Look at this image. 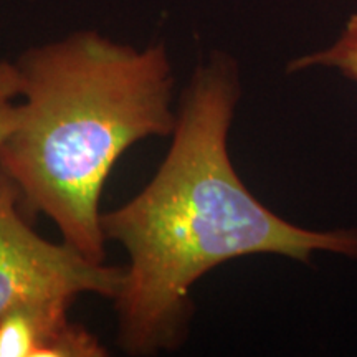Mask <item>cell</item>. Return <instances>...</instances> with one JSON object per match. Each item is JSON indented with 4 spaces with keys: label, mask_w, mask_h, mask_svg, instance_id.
Listing matches in <instances>:
<instances>
[{
    "label": "cell",
    "mask_w": 357,
    "mask_h": 357,
    "mask_svg": "<svg viewBox=\"0 0 357 357\" xmlns=\"http://www.w3.org/2000/svg\"><path fill=\"white\" fill-rule=\"evenodd\" d=\"M238 100L231 58L199 65L158 172L129 202L101 213L106 242H118L129 260L113 300L119 346L129 356L176 351L194 310L192 287L222 263L261 253L310 261L316 252L357 260V230L301 229L245 187L229 155Z\"/></svg>",
    "instance_id": "1"
},
{
    "label": "cell",
    "mask_w": 357,
    "mask_h": 357,
    "mask_svg": "<svg viewBox=\"0 0 357 357\" xmlns=\"http://www.w3.org/2000/svg\"><path fill=\"white\" fill-rule=\"evenodd\" d=\"M15 65L22 101L0 167L29 218L43 213L65 243L105 263L100 200L111 169L132 144L176 128L166 47L137 50L83 30L29 48Z\"/></svg>",
    "instance_id": "2"
},
{
    "label": "cell",
    "mask_w": 357,
    "mask_h": 357,
    "mask_svg": "<svg viewBox=\"0 0 357 357\" xmlns=\"http://www.w3.org/2000/svg\"><path fill=\"white\" fill-rule=\"evenodd\" d=\"M124 268L91 261L77 248L53 243L30 225L15 182L0 167V319L24 303L95 293L114 300Z\"/></svg>",
    "instance_id": "3"
},
{
    "label": "cell",
    "mask_w": 357,
    "mask_h": 357,
    "mask_svg": "<svg viewBox=\"0 0 357 357\" xmlns=\"http://www.w3.org/2000/svg\"><path fill=\"white\" fill-rule=\"evenodd\" d=\"M75 300L24 303L0 319V357H105L106 347L83 324L71 323Z\"/></svg>",
    "instance_id": "4"
},
{
    "label": "cell",
    "mask_w": 357,
    "mask_h": 357,
    "mask_svg": "<svg viewBox=\"0 0 357 357\" xmlns=\"http://www.w3.org/2000/svg\"><path fill=\"white\" fill-rule=\"evenodd\" d=\"M311 66H329L357 82V13L352 15L341 37L331 47L312 55L301 56L288 65V71H300Z\"/></svg>",
    "instance_id": "5"
},
{
    "label": "cell",
    "mask_w": 357,
    "mask_h": 357,
    "mask_svg": "<svg viewBox=\"0 0 357 357\" xmlns=\"http://www.w3.org/2000/svg\"><path fill=\"white\" fill-rule=\"evenodd\" d=\"M20 77L15 61H0V144L19 119Z\"/></svg>",
    "instance_id": "6"
}]
</instances>
